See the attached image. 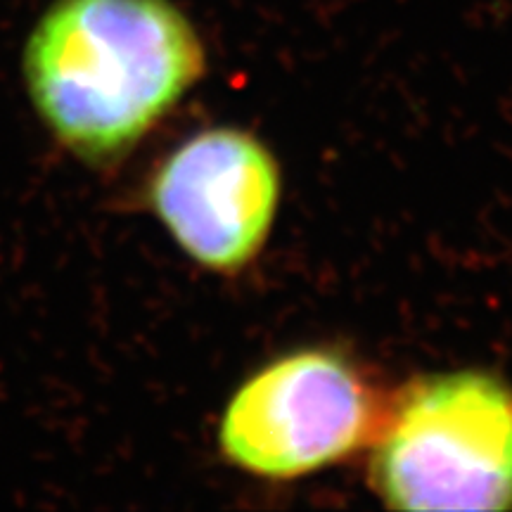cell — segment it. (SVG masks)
I'll list each match as a JSON object with an SVG mask.
<instances>
[{"label":"cell","mask_w":512,"mask_h":512,"mask_svg":"<svg viewBox=\"0 0 512 512\" xmlns=\"http://www.w3.org/2000/svg\"><path fill=\"white\" fill-rule=\"evenodd\" d=\"M207 72L174 0H53L22 53L34 112L83 164L124 159Z\"/></svg>","instance_id":"6da1fadb"},{"label":"cell","mask_w":512,"mask_h":512,"mask_svg":"<svg viewBox=\"0 0 512 512\" xmlns=\"http://www.w3.org/2000/svg\"><path fill=\"white\" fill-rule=\"evenodd\" d=\"M373 441L370 482L387 508H512V387L494 373L420 377Z\"/></svg>","instance_id":"7a4b0ae2"},{"label":"cell","mask_w":512,"mask_h":512,"mask_svg":"<svg viewBox=\"0 0 512 512\" xmlns=\"http://www.w3.org/2000/svg\"><path fill=\"white\" fill-rule=\"evenodd\" d=\"M387 408L337 349H297L259 368L230 396L219 446L261 479H299L347 460L375 439Z\"/></svg>","instance_id":"3957f363"},{"label":"cell","mask_w":512,"mask_h":512,"mask_svg":"<svg viewBox=\"0 0 512 512\" xmlns=\"http://www.w3.org/2000/svg\"><path fill=\"white\" fill-rule=\"evenodd\" d=\"M283 176L273 152L235 126L204 128L164 157L147 200L178 249L211 273L235 275L266 247Z\"/></svg>","instance_id":"277c9868"}]
</instances>
